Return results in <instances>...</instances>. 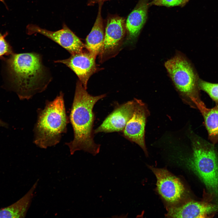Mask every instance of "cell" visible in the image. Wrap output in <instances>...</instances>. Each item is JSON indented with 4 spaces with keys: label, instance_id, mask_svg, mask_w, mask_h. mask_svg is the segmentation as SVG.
Here are the masks:
<instances>
[{
    "label": "cell",
    "instance_id": "13",
    "mask_svg": "<svg viewBox=\"0 0 218 218\" xmlns=\"http://www.w3.org/2000/svg\"><path fill=\"white\" fill-rule=\"evenodd\" d=\"M149 0H140L125 22L128 39L134 42L138 36L147 18Z\"/></svg>",
    "mask_w": 218,
    "mask_h": 218
},
{
    "label": "cell",
    "instance_id": "19",
    "mask_svg": "<svg viewBox=\"0 0 218 218\" xmlns=\"http://www.w3.org/2000/svg\"><path fill=\"white\" fill-rule=\"evenodd\" d=\"M8 34L6 32L2 35L0 32V59L3 58L4 56L13 53L12 47L5 39Z\"/></svg>",
    "mask_w": 218,
    "mask_h": 218
},
{
    "label": "cell",
    "instance_id": "3",
    "mask_svg": "<svg viewBox=\"0 0 218 218\" xmlns=\"http://www.w3.org/2000/svg\"><path fill=\"white\" fill-rule=\"evenodd\" d=\"M34 128V143L46 149L55 146L67 131L69 118L67 115L64 94L60 92L52 101H47L44 109H38Z\"/></svg>",
    "mask_w": 218,
    "mask_h": 218
},
{
    "label": "cell",
    "instance_id": "5",
    "mask_svg": "<svg viewBox=\"0 0 218 218\" xmlns=\"http://www.w3.org/2000/svg\"><path fill=\"white\" fill-rule=\"evenodd\" d=\"M164 65L182 98L196 108V104L202 101L199 86L200 78L192 64L183 54L178 52Z\"/></svg>",
    "mask_w": 218,
    "mask_h": 218
},
{
    "label": "cell",
    "instance_id": "4",
    "mask_svg": "<svg viewBox=\"0 0 218 218\" xmlns=\"http://www.w3.org/2000/svg\"><path fill=\"white\" fill-rule=\"evenodd\" d=\"M193 155L190 165L218 203V159L214 144L191 134Z\"/></svg>",
    "mask_w": 218,
    "mask_h": 218
},
{
    "label": "cell",
    "instance_id": "22",
    "mask_svg": "<svg viewBox=\"0 0 218 218\" xmlns=\"http://www.w3.org/2000/svg\"><path fill=\"white\" fill-rule=\"evenodd\" d=\"M0 1L1 2H2L6 6V7L7 8H8L7 6L6 5L5 3V2L4 0H0Z\"/></svg>",
    "mask_w": 218,
    "mask_h": 218
},
{
    "label": "cell",
    "instance_id": "20",
    "mask_svg": "<svg viewBox=\"0 0 218 218\" xmlns=\"http://www.w3.org/2000/svg\"><path fill=\"white\" fill-rule=\"evenodd\" d=\"M109 0H88V5H92L97 3H103L104 2Z\"/></svg>",
    "mask_w": 218,
    "mask_h": 218
},
{
    "label": "cell",
    "instance_id": "2",
    "mask_svg": "<svg viewBox=\"0 0 218 218\" xmlns=\"http://www.w3.org/2000/svg\"><path fill=\"white\" fill-rule=\"evenodd\" d=\"M8 69L20 99H29L45 90L51 80L41 56L35 53H13L7 60Z\"/></svg>",
    "mask_w": 218,
    "mask_h": 218
},
{
    "label": "cell",
    "instance_id": "16",
    "mask_svg": "<svg viewBox=\"0 0 218 218\" xmlns=\"http://www.w3.org/2000/svg\"><path fill=\"white\" fill-rule=\"evenodd\" d=\"M38 180L22 198L11 205L0 209V218H21L25 217L34 197Z\"/></svg>",
    "mask_w": 218,
    "mask_h": 218
},
{
    "label": "cell",
    "instance_id": "6",
    "mask_svg": "<svg viewBox=\"0 0 218 218\" xmlns=\"http://www.w3.org/2000/svg\"><path fill=\"white\" fill-rule=\"evenodd\" d=\"M124 19L114 15L107 19L102 48L99 54L102 62L114 56L119 50L125 35Z\"/></svg>",
    "mask_w": 218,
    "mask_h": 218
},
{
    "label": "cell",
    "instance_id": "18",
    "mask_svg": "<svg viewBox=\"0 0 218 218\" xmlns=\"http://www.w3.org/2000/svg\"><path fill=\"white\" fill-rule=\"evenodd\" d=\"M189 0H152L149 2V6L156 5L172 7L184 6Z\"/></svg>",
    "mask_w": 218,
    "mask_h": 218
},
{
    "label": "cell",
    "instance_id": "9",
    "mask_svg": "<svg viewBox=\"0 0 218 218\" xmlns=\"http://www.w3.org/2000/svg\"><path fill=\"white\" fill-rule=\"evenodd\" d=\"M96 57L88 50L73 54L68 58L55 61L56 63L64 64L77 76L86 89L91 76L98 70L95 62Z\"/></svg>",
    "mask_w": 218,
    "mask_h": 218
},
{
    "label": "cell",
    "instance_id": "12",
    "mask_svg": "<svg viewBox=\"0 0 218 218\" xmlns=\"http://www.w3.org/2000/svg\"><path fill=\"white\" fill-rule=\"evenodd\" d=\"M218 211V205L191 201L169 209L167 216L172 218H208Z\"/></svg>",
    "mask_w": 218,
    "mask_h": 218
},
{
    "label": "cell",
    "instance_id": "1",
    "mask_svg": "<svg viewBox=\"0 0 218 218\" xmlns=\"http://www.w3.org/2000/svg\"><path fill=\"white\" fill-rule=\"evenodd\" d=\"M86 90L81 82L78 81L69 117L74 138L65 144L68 147L71 154L82 150L95 156L99 152L101 145L96 144L94 139L95 115L93 108L95 104L106 95L93 96Z\"/></svg>",
    "mask_w": 218,
    "mask_h": 218
},
{
    "label": "cell",
    "instance_id": "7",
    "mask_svg": "<svg viewBox=\"0 0 218 218\" xmlns=\"http://www.w3.org/2000/svg\"><path fill=\"white\" fill-rule=\"evenodd\" d=\"M27 34L39 33L55 42L68 51L71 54L81 52L85 48L80 38L64 23L59 30L52 31L42 28L36 25H28Z\"/></svg>",
    "mask_w": 218,
    "mask_h": 218
},
{
    "label": "cell",
    "instance_id": "17",
    "mask_svg": "<svg viewBox=\"0 0 218 218\" xmlns=\"http://www.w3.org/2000/svg\"><path fill=\"white\" fill-rule=\"evenodd\" d=\"M199 86L200 90L206 93L216 104H218V83H210L200 79Z\"/></svg>",
    "mask_w": 218,
    "mask_h": 218
},
{
    "label": "cell",
    "instance_id": "14",
    "mask_svg": "<svg viewBox=\"0 0 218 218\" xmlns=\"http://www.w3.org/2000/svg\"><path fill=\"white\" fill-rule=\"evenodd\" d=\"M103 3H100L96 21L93 27L86 39L85 48L94 56L99 55L103 45L104 33L103 20L101 15Z\"/></svg>",
    "mask_w": 218,
    "mask_h": 218
},
{
    "label": "cell",
    "instance_id": "15",
    "mask_svg": "<svg viewBox=\"0 0 218 218\" xmlns=\"http://www.w3.org/2000/svg\"><path fill=\"white\" fill-rule=\"evenodd\" d=\"M196 106L203 117L208 139L214 144L218 143V104L213 108H208L202 101Z\"/></svg>",
    "mask_w": 218,
    "mask_h": 218
},
{
    "label": "cell",
    "instance_id": "8",
    "mask_svg": "<svg viewBox=\"0 0 218 218\" xmlns=\"http://www.w3.org/2000/svg\"><path fill=\"white\" fill-rule=\"evenodd\" d=\"M135 100L134 113L122 131V135L129 141L138 144L147 155L145 129L149 112L145 104L141 100L135 98Z\"/></svg>",
    "mask_w": 218,
    "mask_h": 218
},
{
    "label": "cell",
    "instance_id": "10",
    "mask_svg": "<svg viewBox=\"0 0 218 218\" xmlns=\"http://www.w3.org/2000/svg\"><path fill=\"white\" fill-rule=\"evenodd\" d=\"M157 179L156 185L160 194L167 202L178 201L184 192V186L180 179L167 170L150 167Z\"/></svg>",
    "mask_w": 218,
    "mask_h": 218
},
{
    "label": "cell",
    "instance_id": "21",
    "mask_svg": "<svg viewBox=\"0 0 218 218\" xmlns=\"http://www.w3.org/2000/svg\"><path fill=\"white\" fill-rule=\"evenodd\" d=\"M0 125L2 126H5V124L0 119Z\"/></svg>",
    "mask_w": 218,
    "mask_h": 218
},
{
    "label": "cell",
    "instance_id": "11",
    "mask_svg": "<svg viewBox=\"0 0 218 218\" xmlns=\"http://www.w3.org/2000/svg\"><path fill=\"white\" fill-rule=\"evenodd\" d=\"M135 104V98L116 107L94 130V133L122 132L133 115Z\"/></svg>",
    "mask_w": 218,
    "mask_h": 218
}]
</instances>
